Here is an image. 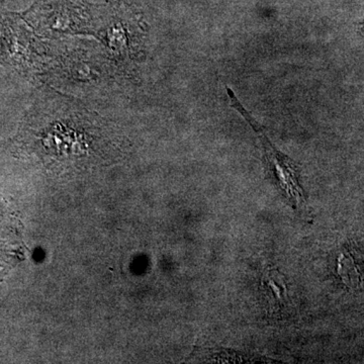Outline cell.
I'll use <instances>...</instances> for the list:
<instances>
[{
  "label": "cell",
  "mask_w": 364,
  "mask_h": 364,
  "mask_svg": "<svg viewBox=\"0 0 364 364\" xmlns=\"http://www.w3.org/2000/svg\"><path fill=\"white\" fill-rule=\"evenodd\" d=\"M359 33H360L361 37L364 40V21L359 23Z\"/></svg>",
  "instance_id": "277c9868"
},
{
  "label": "cell",
  "mask_w": 364,
  "mask_h": 364,
  "mask_svg": "<svg viewBox=\"0 0 364 364\" xmlns=\"http://www.w3.org/2000/svg\"><path fill=\"white\" fill-rule=\"evenodd\" d=\"M227 90L232 107H234V109H236L242 116L245 117L246 121L250 124L259 138L263 153H264L265 166H267L268 176L274 181L277 188L282 191V195L286 196L287 200H289L294 208L299 210L303 208L305 205V198L303 196V189L299 186L298 167L294 164L293 160L289 159L286 155L282 154L273 147L263 129L242 107L233 91L230 88H227Z\"/></svg>",
  "instance_id": "6da1fadb"
},
{
  "label": "cell",
  "mask_w": 364,
  "mask_h": 364,
  "mask_svg": "<svg viewBox=\"0 0 364 364\" xmlns=\"http://www.w3.org/2000/svg\"><path fill=\"white\" fill-rule=\"evenodd\" d=\"M261 287L267 296L268 310L270 312L282 313L291 306L286 279L279 270L268 269L263 274Z\"/></svg>",
  "instance_id": "3957f363"
},
{
  "label": "cell",
  "mask_w": 364,
  "mask_h": 364,
  "mask_svg": "<svg viewBox=\"0 0 364 364\" xmlns=\"http://www.w3.org/2000/svg\"><path fill=\"white\" fill-rule=\"evenodd\" d=\"M335 270L345 286L352 291L364 286V253L346 245L337 255Z\"/></svg>",
  "instance_id": "7a4b0ae2"
}]
</instances>
